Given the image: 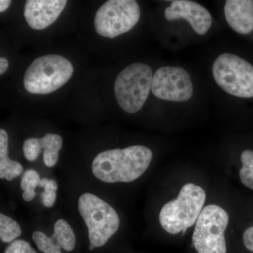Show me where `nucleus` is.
Segmentation results:
<instances>
[{
  "mask_svg": "<svg viewBox=\"0 0 253 253\" xmlns=\"http://www.w3.org/2000/svg\"><path fill=\"white\" fill-rule=\"evenodd\" d=\"M152 158L151 150L141 145L106 150L94 158L91 169L95 177L104 182L129 183L144 174Z\"/></svg>",
  "mask_w": 253,
  "mask_h": 253,
  "instance_id": "nucleus-1",
  "label": "nucleus"
},
{
  "mask_svg": "<svg viewBox=\"0 0 253 253\" xmlns=\"http://www.w3.org/2000/svg\"><path fill=\"white\" fill-rule=\"evenodd\" d=\"M206 191L193 183L181 187L176 199L161 208L159 221L165 231L175 235L196 224L206 203Z\"/></svg>",
  "mask_w": 253,
  "mask_h": 253,
  "instance_id": "nucleus-2",
  "label": "nucleus"
},
{
  "mask_svg": "<svg viewBox=\"0 0 253 253\" xmlns=\"http://www.w3.org/2000/svg\"><path fill=\"white\" fill-rule=\"evenodd\" d=\"M72 63L58 54L37 58L25 73L23 84L31 94H46L57 90L72 76Z\"/></svg>",
  "mask_w": 253,
  "mask_h": 253,
  "instance_id": "nucleus-3",
  "label": "nucleus"
},
{
  "mask_svg": "<svg viewBox=\"0 0 253 253\" xmlns=\"http://www.w3.org/2000/svg\"><path fill=\"white\" fill-rule=\"evenodd\" d=\"M78 210L87 226L89 242L95 248L104 246L119 229L117 212L96 195L90 193L81 195Z\"/></svg>",
  "mask_w": 253,
  "mask_h": 253,
  "instance_id": "nucleus-4",
  "label": "nucleus"
},
{
  "mask_svg": "<svg viewBox=\"0 0 253 253\" xmlns=\"http://www.w3.org/2000/svg\"><path fill=\"white\" fill-rule=\"evenodd\" d=\"M153 78L150 66L141 63H132L118 74L114 91L123 111L132 114L141 109L149 97Z\"/></svg>",
  "mask_w": 253,
  "mask_h": 253,
  "instance_id": "nucleus-5",
  "label": "nucleus"
},
{
  "mask_svg": "<svg viewBox=\"0 0 253 253\" xmlns=\"http://www.w3.org/2000/svg\"><path fill=\"white\" fill-rule=\"evenodd\" d=\"M212 75L218 86L227 94L253 97V66L237 55H219L213 63Z\"/></svg>",
  "mask_w": 253,
  "mask_h": 253,
  "instance_id": "nucleus-6",
  "label": "nucleus"
},
{
  "mask_svg": "<svg viewBox=\"0 0 253 253\" xmlns=\"http://www.w3.org/2000/svg\"><path fill=\"white\" fill-rule=\"evenodd\" d=\"M229 217L225 210L215 204L204 207L196 221L192 242L198 253H226L224 233Z\"/></svg>",
  "mask_w": 253,
  "mask_h": 253,
  "instance_id": "nucleus-7",
  "label": "nucleus"
},
{
  "mask_svg": "<svg viewBox=\"0 0 253 253\" xmlns=\"http://www.w3.org/2000/svg\"><path fill=\"white\" fill-rule=\"evenodd\" d=\"M134 0H109L96 11L94 27L100 36L114 38L132 29L140 18Z\"/></svg>",
  "mask_w": 253,
  "mask_h": 253,
  "instance_id": "nucleus-8",
  "label": "nucleus"
},
{
  "mask_svg": "<svg viewBox=\"0 0 253 253\" xmlns=\"http://www.w3.org/2000/svg\"><path fill=\"white\" fill-rule=\"evenodd\" d=\"M151 91L158 99L184 102L193 96L194 86L185 70L176 66H163L155 73Z\"/></svg>",
  "mask_w": 253,
  "mask_h": 253,
  "instance_id": "nucleus-9",
  "label": "nucleus"
},
{
  "mask_svg": "<svg viewBox=\"0 0 253 253\" xmlns=\"http://www.w3.org/2000/svg\"><path fill=\"white\" fill-rule=\"evenodd\" d=\"M165 17L169 21L186 20L199 36L206 35L212 26L209 11L199 3L189 0L172 1L165 10Z\"/></svg>",
  "mask_w": 253,
  "mask_h": 253,
  "instance_id": "nucleus-10",
  "label": "nucleus"
},
{
  "mask_svg": "<svg viewBox=\"0 0 253 253\" xmlns=\"http://www.w3.org/2000/svg\"><path fill=\"white\" fill-rule=\"evenodd\" d=\"M66 4V0H28L24 16L33 29H45L57 20Z\"/></svg>",
  "mask_w": 253,
  "mask_h": 253,
  "instance_id": "nucleus-11",
  "label": "nucleus"
},
{
  "mask_svg": "<svg viewBox=\"0 0 253 253\" xmlns=\"http://www.w3.org/2000/svg\"><path fill=\"white\" fill-rule=\"evenodd\" d=\"M224 15L228 24L234 31L248 35L253 31V1L227 0Z\"/></svg>",
  "mask_w": 253,
  "mask_h": 253,
  "instance_id": "nucleus-12",
  "label": "nucleus"
},
{
  "mask_svg": "<svg viewBox=\"0 0 253 253\" xmlns=\"http://www.w3.org/2000/svg\"><path fill=\"white\" fill-rule=\"evenodd\" d=\"M9 137L4 129H0V179L11 181L23 172V166L19 163L8 157Z\"/></svg>",
  "mask_w": 253,
  "mask_h": 253,
  "instance_id": "nucleus-13",
  "label": "nucleus"
},
{
  "mask_svg": "<svg viewBox=\"0 0 253 253\" xmlns=\"http://www.w3.org/2000/svg\"><path fill=\"white\" fill-rule=\"evenodd\" d=\"M41 149H44L43 161L46 166L54 167L59 160V152L62 148V137L59 134L48 133L42 138H38Z\"/></svg>",
  "mask_w": 253,
  "mask_h": 253,
  "instance_id": "nucleus-14",
  "label": "nucleus"
},
{
  "mask_svg": "<svg viewBox=\"0 0 253 253\" xmlns=\"http://www.w3.org/2000/svg\"><path fill=\"white\" fill-rule=\"evenodd\" d=\"M52 236L64 251L71 252L74 250L76 236L71 226L64 219H61L56 221Z\"/></svg>",
  "mask_w": 253,
  "mask_h": 253,
  "instance_id": "nucleus-15",
  "label": "nucleus"
},
{
  "mask_svg": "<svg viewBox=\"0 0 253 253\" xmlns=\"http://www.w3.org/2000/svg\"><path fill=\"white\" fill-rule=\"evenodd\" d=\"M21 235V229L17 221L2 213L0 214V239L2 242L12 243Z\"/></svg>",
  "mask_w": 253,
  "mask_h": 253,
  "instance_id": "nucleus-16",
  "label": "nucleus"
},
{
  "mask_svg": "<svg viewBox=\"0 0 253 253\" xmlns=\"http://www.w3.org/2000/svg\"><path fill=\"white\" fill-rule=\"evenodd\" d=\"M242 167L239 170L241 183L249 189L253 190V151L245 150L241 155Z\"/></svg>",
  "mask_w": 253,
  "mask_h": 253,
  "instance_id": "nucleus-17",
  "label": "nucleus"
},
{
  "mask_svg": "<svg viewBox=\"0 0 253 253\" xmlns=\"http://www.w3.org/2000/svg\"><path fill=\"white\" fill-rule=\"evenodd\" d=\"M58 189V184L53 179H49L45 186H44V191L42 193L41 196L43 204L47 208L54 206L56 199V191Z\"/></svg>",
  "mask_w": 253,
  "mask_h": 253,
  "instance_id": "nucleus-18",
  "label": "nucleus"
},
{
  "mask_svg": "<svg viewBox=\"0 0 253 253\" xmlns=\"http://www.w3.org/2000/svg\"><path fill=\"white\" fill-rule=\"evenodd\" d=\"M41 152L38 138H29L23 143V154L28 161L33 162L36 161Z\"/></svg>",
  "mask_w": 253,
  "mask_h": 253,
  "instance_id": "nucleus-19",
  "label": "nucleus"
},
{
  "mask_svg": "<svg viewBox=\"0 0 253 253\" xmlns=\"http://www.w3.org/2000/svg\"><path fill=\"white\" fill-rule=\"evenodd\" d=\"M41 179L39 174L34 169H28L24 172L21 181V188L23 191H26L28 188L36 189L37 186L39 185Z\"/></svg>",
  "mask_w": 253,
  "mask_h": 253,
  "instance_id": "nucleus-20",
  "label": "nucleus"
},
{
  "mask_svg": "<svg viewBox=\"0 0 253 253\" xmlns=\"http://www.w3.org/2000/svg\"><path fill=\"white\" fill-rule=\"evenodd\" d=\"M4 253H38L27 241L16 240L10 244L5 249Z\"/></svg>",
  "mask_w": 253,
  "mask_h": 253,
  "instance_id": "nucleus-21",
  "label": "nucleus"
},
{
  "mask_svg": "<svg viewBox=\"0 0 253 253\" xmlns=\"http://www.w3.org/2000/svg\"><path fill=\"white\" fill-rule=\"evenodd\" d=\"M33 240L35 244H36L37 247L41 252L44 253V250L46 249V244H47L48 238L45 234L42 232V231H35L33 234Z\"/></svg>",
  "mask_w": 253,
  "mask_h": 253,
  "instance_id": "nucleus-22",
  "label": "nucleus"
},
{
  "mask_svg": "<svg viewBox=\"0 0 253 253\" xmlns=\"http://www.w3.org/2000/svg\"><path fill=\"white\" fill-rule=\"evenodd\" d=\"M243 241H244L245 247L251 252H253V226L248 228L244 231Z\"/></svg>",
  "mask_w": 253,
  "mask_h": 253,
  "instance_id": "nucleus-23",
  "label": "nucleus"
},
{
  "mask_svg": "<svg viewBox=\"0 0 253 253\" xmlns=\"http://www.w3.org/2000/svg\"><path fill=\"white\" fill-rule=\"evenodd\" d=\"M61 249V248L56 242V240L51 236L48 238L47 244H46L44 253H62Z\"/></svg>",
  "mask_w": 253,
  "mask_h": 253,
  "instance_id": "nucleus-24",
  "label": "nucleus"
},
{
  "mask_svg": "<svg viewBox=\"0 0 253 253\" xmlns=\"http://www.w3.org/2000/svg\"><path fill=\"white\" fill-rule=\"evenodd\" d=\"M36 195V193L34 189H32V188H28L26 191H23V199L24 200V201H27V202H29V201H31L32 200L34 199Z\"/></svg>",
  "mask_w": 253,
  "mask_h": 253,
  "instance_id": "nucleus-25",
  "label": "nucleus"
},
{
  "mask_svg": "<svg viewBox=\"0 0 253 253\" xmlns=\"http://www.w3.org/2000/svg\"><path fill=\"white\" fill-rule=\"evenodd\" d=\"M9 68L8 60L4 57L0 58V75H3Z\"/></svg>",
  "mask_w": 253,
  "mask_h": 253,
  "instance_id": "nucleus-26",
  "label": "nucleus"
},
{
  "mask_svg": "<svg viewBox=\"0 0 253 253\" xmlns=\"http://www.w3.org/2000/svg\"><path fill=\"white\" fill-rule=\"evenodd\" d=\"M11 3V1L10 0H1L0 1V12L2 13L6 11L9 8Z\"/></svg>",
  "mask_w": 253,
  "mask_h": 253,
  "instance_id": "nucleus-27",
  "label": "nucleus"
},
{
  "mask_svg": "<svg viewBox=\"0 0 253 253\" xmlns=\"http://www.w3.org/2000/svg\"><path fill=\"white\" fill-rule=\"evenodd\" d=\"M48 180H49V179H46V178H43V179H41V181H40L39 185H38V186H39V187L44 188V186H45Z\"/></svg>",
  "mask_w": 253,
  "mask_h": 253,
  "instance_id": "nucleus-28",
  "label": "nucleus"
},
{
  "mask_svg": "<svg viewBox=\"0 0 253 253\" xmlns=\"http://www.w3.org/2000/svg\"><path fill=\"white\" fill-rule=\"evenodd\" d=\"M95 249L94 245L90 244L89 246V251H93Z\"/></svg>",
  "mask_w": 253,
  "mask_h": 253,
  "instance_id": "nucleus-29",
  "label": "nucleus"
}]
</instances>
